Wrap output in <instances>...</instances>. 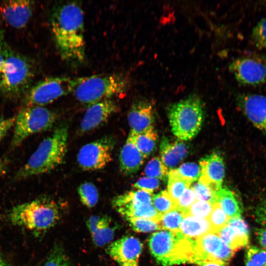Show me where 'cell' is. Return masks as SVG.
<instances>
[{"label": "cell", "instance_id": "cell-1", "mask_svg": "<svg viewBox=\"0 0 266 266\" xmlns=\"http://www.w3.org/2000/svg\"><path fill=\"white\" fill-rule=\"evenodd\" d=\"M52 33L58 52L65 61L81 63L85 59L84 12L79 4H61L51 17Z\"/></svg>", "mask_w": 266, "mask_h": 266}, {"label": "cell", "instance_id": "cell-2", "mask_svg": "<svg viewBox=\"0 0 266 266\" xmlns=\"http://www.w3.org/2000/svg\"><path fill=\"white\" fill-rule=\"evenodd\" d=\"M66 126L57 127L51 135L44 139L25 165L14 176L15 180H23L48 172L61 164L67 145Z\"/></svg>", "mask_w": 266, "mask_h": 266}, {"label": "cell", "instance_id": "cell-3", "mask_svg": "<svg viewBox=\"0 0 266 266\" xmlns=\"http://www.w3.org/2000/svg\"><path fill=\"white\" fill-rule=\"evenodd\" d=\"M196 239L180 231L163 230L152 234L149 246L152 255L163 266L194 263Z\"/></svg>", "mask_w": 266, "mask_h": 266}, {"label": "cell", "instance_id": "cell-4", "mask_svg": "<svg viewBox=\"0 0 266 266\" xmlns=\"http://www.w3.org/2000/svg\"><path fill=\"white\" fill-rule=\"evenodd\" d=\"M8 218L13 225L36 234L53 227L59 220L60 212L54 200L41 198L16 205L9 212Z\"/></svg>", "mask_w": 266, "mask_h": 266}, {"label": "cell", "instance_id": "cell-5", "mask_svg": "<svg viewBox=\"0 0 266 266\" xmlns=\"http://www.w3.org/2000/svg\"><path fill=\"white\" fill-rule=\"evenodd\" d=\"M3 48L5 62L0 71V93L11 100L23 98L32 87L33 66L23 56L3 45Z\"/></svg>", "mask_w": 266, "mask_h": 266}, {"label": "cell", "instance_id": "cell-6", "mask_svg": "<svg viewBox=\"0 0 266 266\" xmlns=\"http://www.w3.org/2000/svg\"><path fill=\"white\" fill-rule=\"evenodd\" d=\"M129 85V79L122 74L94 75L78 78L72 93L80 102L89 106L124 93Z\"/></svg>", "mask_w": 266, "mask_h": 266}, {"label": "cell", "instance_id": "cell-7", "mask_svg": "<svg viewBox=\"0 0 266 266\" xmlns=\"http://www.w3.org/2000/svg\"><path fill=\"white\" fill-rule=\"evenodd\" d=\"M171 131L178 138L188 140L200 132L204 118L201 100L191 95L171 105L168 110Z\"/></svg>", "mask_w": 266, "mask_h": 266}, {"label": "cell", "instance_id": "cell-8", "mask_svg": "<svg viewBox=\"0 0 266 266\" xmlns=\"http://www.w3.org/2000/svg\"><path fill=\"white\" fill-rule=\"evenodd\" d=\"M56 113L44 106L24 107L15 116L11 147L16 148L30 136L51 129Z\"/></svg>", "mask_w": 266, "mask_h": 266}, {"label": "cell", "instance_id": "cell-9", "mask_svg": "<svg viewBox=\"0 0 266 266\" xmlns=\"http://www.w3.org/2000/svg\"><path fill=\"white\" fill-rule=\"evenodd\" d=\"M77 78L50 77L32 86L23 97L25 107L43 106L62 96L73 92Z\"/></svg>", "mask_w": 266, "mask_h": 266}, {"label": "cell", "instance_id": "cell-10", "mask_svg": "<svg viewBox=\"0 0 266 266\" xmlns=\"http://www.w3.org/2000/svg\"><path fill=\"white\" fill-rule=\"evenodd\" d=\"M152 196L140 190L129 191L114 197L112 205L125 219L144 218L159 222L162 215L152 204Z\"/></svg>", "mask_w": 266, "mask_h": 266}, {"label": "cell", "instance_id": "cell-11", "mask_svg": "<svg viewBox=\"0 0 266 266\" xmlns=\"http://www.w3.org/2000/svg\"><path fill=\"white\" fill-rule=\"evenodd\" d=\"M115 144L114 138L106 136L84 145L77 156L79 166L85 170L103 168L112 160Z\"/></svg>", "mask_w": 266, "mask_h": 266}, {"label": "cell", "instance_id": "cell-12", "mask_svg": "<svg viewBox=\"0 0 266 266\" xmlns=\"http://www.w3.org/2000/svg\"><path fill=\"white\" fill-rule=\"evenodd\" d=\"M229 69L243 85L257 86L266 81V61L257 55L243 57L233 61Z\"/></svg>", "mask_w": 266, "mask_h": 266}, {"label": "cell", "instance_id": "cell-13", "mask_svg": "<svg viewBox=\"0 0 266 266\" xmlns=\"http://www.w3.org/2000/svg\"><path fill=\"white\" fill-rule=\"evenodd\" d=\"M216 233H206L196 239L194 263L212 261L226 265L234 255Z\"/></svg>", "mask_w": 266, "mask_h": 266}, {"label": "cell", "instance_id": "cell-14", "mask_svg": "<svg viewBox=\"0 0 266 266\" xmlns=\"http://www.w3.org/2000/svg\"><path fill=\"white\" fill-rule=\"evenodd\" d=\"M142 244L136 237L125 236L111 243L107 253L119 266H138Z\"/></svg>", "mask_w": 266, "mask_h": 266}, {"label": "cell", "instance_id": "cell-15", "mask_svg": "<svg viewBox=\"0 0 266 266\" xmlns=\"http://www.w3.org/2000/svg\"><path fill=\"white\" fill-rule=\"evenodd\" d=\"M34 2L26 0H5L0 4V14L10 27L20 29L30 20L34 9Z\"/></svg>", "mask_w": 266, "mask_h": 266}, {"label": "cell", "instance_id": "cell-16", "mask_svg": "<svg viewBox=\"0 0 266 266\" xmlns=\"http://www.w3.org/2000/svg\"><path fill=\"white\" fill-rule=\"evenodd\" d=\"M118 111V105L110 99L88 106L80 123V133H87L99 128Z\"/></svg>", "mask_w": 266, "mask_h": 266}, {"label": "cell", "instance_id": "cell-17", "mask_svg": "<svg viewBox=\"0 0 266 266\" xmlns=\"http://www.w3.org/2000/svg\"><path fill=\"white\" fill-rule=\"evenodd\" d=\"M216 233L234 252L247 246L249 242V227L241 216L230 218L227 225Z\"/></svg>", "mask_w": 266, "mask_h": 266}, {"label": "cell", "instance_id": "cell-18", "mask_svg": "<svg viewBox=\"0 0 266 266\" xmlns=\"http://www.w3.org/2000/svg\"><path fill=\"white\" fill-rule=\"evenodd\" d=\"M237 102L246 117L258 129L266 126V96L259 94H240Z\"/></svg>", "mask_w": 266, "mask_h": 266}, {"label": "cell", "instance_id": "cell-19", "mask_svg": "<svg viewBox=\"0 0 266 266\" xmlns=\"http://www.w3.org/2000/svg\"><path fill=\"white\" fill-rule=\"evenodd\" d=\"M155 110L153 103L146 99H138L133 103L128 113L131 131L139 133L153 127Z\"/></svg>", "mask_w": 266, "mask_h": 266}, {"label": "cell", "instance_id": "cell-20", "mask_svg": "<svg viewBox=\"0 0 266 266\" xmlns=\"http://www.w3.org/2000/svg\"><path fill=\"white\" fill-rule=\"evenodd\" d=\"M111 220L105 215H92L86 222L94 243L103 246L113 240L116 227L110 224Z\"/></svg>", "mask_w": 266, "mask_h": 266}, {"label": "cell", "instance_id": "cell-21", "mask_svg": "<svg viewBox=\"0 0 266 266\" xmlns=\"http://www.w3.org/2000/svg\"><path fill=\"white\" fill-rule=\"evenodd\" d=\"M144 157L137 148L130 132L119 155L120 169L125 175L136 173L144 162Z\"/></svg>", "mask_w": 266, "mask_h": 266}, {"label": "cell", "instance_id": "cell-22", "mask_svg": "<svg viewBox=\"0 0 266 266\" xmlns=\"http://www.w3.org/2000/svg\"><path fill=\"white\" fill-rule=\"evenodd\" d=\"M200 176L221 188L225 175V166L222 156L216 153H211L200 159Z\"/></svg>", "mask_w": 266, "mask_h": 266}, {"label": "cell", "instance_id": "cell-23", "mask_svg": "<svg viewBox=\"0 0 266 266\" xmlns=\"http://www.w3.org/2000/svg\"><path fill=\"white\" fill-rule=\"evenodd\" d=\"M187 153L188 148L184 142H171L167 137H163L160 144L161 159L167 168L175 166Z\"/></svg>", "mask_w": 266, "mask_h": 266}, {"label": "cell", "instance_id": "cell-24", "mask_svg": "<svg viewBox=\"0 0 266 266\" xmlns=\"http://www.w3.org/2000/svg\"><path fill=\"white\" fill-rule=\"evenodd\" d=\"M180 232L187 237L196 239L213 231L208 219L187 214L181 223Z\"/></svg>", "mask_w": 266, "mask_h": 266}, {"label": "cell", "instance_id": "cell-25", "mask_svg": "<svg viewBox=\"0 0 266 266\" xmlns=\"http://www.w3.org/2000/svg\"><path fill=\"white\" fill-rule=\"evenodd\" d=\"M216 203H218L229 218L240 217L241 210L233 192L228 189L221 188L216 193Z\"/></svg>", "mask_w": 266, "mask_h": 266}, {"label": "cell", "instance_id": "cell-26", "mask_svg": "<svg viewBox=\"0 0 266 266\" xmlns=\"http://www.w3.org/2000/svg\"><path fill=\"white\" fill-rule=\"evenodd\" d=\"M133 141L144 158L149 156L156 146L157 133L154 127L139 133L132 131Z\"/></svg>", "mask_w": 266, "mask_h": 266}, {"label": "cell", "instance_id": "cell-27", "mask_svg": "<svg viewBox=\"0 0 266 266\" xmlns=\"http://www.w3.org/2000/svg\"><path fill=\"white\" fill-rule=\"evenodd\" d=\"M167 193L177 205V202L185 192L192 184L189 181L180 176L174 169L168 173Z\"/></svg>", "mask_w": 266, "mask_h": 266}, {"label": "cell", "instance_id": "cell-28", "mask_svg": "<svg viewBox=\"0 0 266 266\" xmlns=\"http://www.w3.org/2000/svg\"><path fill=\"white\" fill-rule=\"evenodd\" d=\"M191 188L197 200L209 202L213 204L216 203V193L220 189L201 176Z\"/></svg>", "mask_w": 266, "mask_h": 266}, {"label": "cell", "instance_id": "cell-29", "mask_svg": "<svg viewBox=\"0 0 266 266\" xmlns=\"http://www.w3.org/2000/svg\"><path fill=\"white\" fill-rule=\"evenodd\" d=\"M184 218V214L177 208H175L162 214L159 223L162 230L178 232L180 231L181 223Z\"/></svg>", "mask_w": 266, "mask_h": 266}, {"label": "cell", "instance_id": "cell-30", "mask_svg": "<svg viewBox=\"0 0 266 266\" xmlns=\"http://www.w3.org/2000/svg\"><path fill=\"white\" fill-rule=\"evenodd\" d=\"M77 191L82 203L86 207H93L98 203V190L92 183L86 182L82 183L78 187Z\"/></svg>", "mask_w": 266, "mask_h": 266}, {"label": "cell", "instance_id": "cell-31", "mask_svg": "<svg viewBox=\"0 0 266 266\" xmlns=\"http://www.w3.org/2000/svg\"><path fill=\"white\" fill-rule=\"evenodd\" d=\"M245 266H266V250L254 245L247 248L245 253Z\"/></svg>", "mask_w": 266, "mask_h": 266}, {"label": "cell", "instance_id": "cell-32", "mask_svg": "<svg viewBox=\"0 0 266 266\" xmlns=\"http://www.w3.org/2000/svg\"><path fill=\"white\" fill-rule=\"evenodd\" d=\"M144 174L147 177L164 179L168 175V168L160 158L156 157L147 163Z\"/></svg>", "mask_w": 266, "mask_h": 266}, {"label": "cell", "instance_id": "cell-33", "mask_svg": "<svg viewBox=\"0 0 266 266\" xmlns=\"http://www.w3.org/2000/svg\"><path fill=\"white\" fill-rule=\"evenodd\" d=\"M152 204L161 215L176 208V205L170 198L166 191H163L153 195Z\"/></svg>", "mask_w": 266, "mask_h": 266}, {"label": "cell", "instance_id": "cell-34", "mask_svg": "<svg viewBox=\"0 0 266 266\" xmlns=\"http://www.w3.org/2000/svg\"><path fill=\"white\" fill-rule=\"evenodd\" d=\"M130 227L135 232L141 233L151 232L162 230L159 222L144 218H133L126 219Z\"/></svg>", "mask_w": 266, "mask_h": 266}, {"label": "cell", "instance_id": "cell-35", "mask_svg": "<svg viewBox=\"0 0 266 266\" xmlns=\"http://www.w3.org/2000/svg\"><path fill=\"white\" fill-rule=\"evenodd\" d=\"M229 219L218 203L213 204L212 210L208 219L214 233H217L227 225Z\"/></svg>", "mask_w": 266, "mask_h": 266}, {"label": "cell", "instance_id": "cell-36", "mask_svg": "<svg viewBox=\"0 0 266 266\" xmlns=\"http://www.w3.org/2000/svg\"><path fill=\"white\" fill-rule=\"evenodd\" d=\"M180 176L192 183L199 179L201 175L200 166L194 163H186L175 169Z\"/></svg>", "mask_w": 266, "mask_h": 266}, {"label": "cell", "instance_id": "cell-37", "mask_svg": "<svg viewBox=\"0 0 266 266\" xmlns=\"http://www.w3.org/2000/svg\"><path fill=\"white\" fill-rule=\"evenodd\" d=\"M44 266H72L63 249L56 246L52 249Z\"/></svg>", "mask_w": 266, "mask_h": 266}, {"label": "cell", "instance_id": "cell-38", "mask_svg": "<svg viewBox=\"0 0 266 266\" xmlns=\"http://www.w3.org/2000/svg\"><path fill=\"white\" fill-rule=\"evenodd\" d=\"M252 39L259 49H266V17L261 19L254 27Z\"/></svg>", "mask_w": 266, "mask_h": 266}, {"label": "cell", "instance_id": "cell-39", "mask_svg": "<svg viewBox=\"0 0 266 266\" xmlns=\"http://www.w3.org/2000/svg\"><path fill=\"white\" fill-rule=\"evenodd\" d=\"M213 204L209 202L197 200L189 208L187 214L198 218L208 219Z\"/></svg>", "mask_w": 266, "mask_h": 266}, {"label": "cell", "instance_id": "cell-40", "mask_svg": "<svg viewBox=\"0 0 266 266\" xmlns=\"http://www.w3.org/2000/svg\"><path fill=\"white\" fill-rule=\"evenodd\" d=\"M197 200L195 193L191 187L187 188L179 199L176 208L184 215L187 214L189 208Z\"/></svg>", "mask_w": 266, "mask_h": 266}, {"label": "cell", "instance_id": "cell-41", "mask_svg": "<svg viewBox=\"0 0 266 266\" xmlns=\"http://www.w3.org/2000/svg\"><path fill=\"white\" fill-rule=\"evenodd\" d=\"M159 185V179L146 176L138 179L133 186L138 190L152 194L155 190L158 189Z\"/></svg>", "mask_w": 266, "mask_h": 266}, {"label": "cell", "instance_id": "cell-42", "mask_svg": "<svg viewBox=\"0 0 266 266\" xmlns=\"http://www.w3.org/2000/svg\"><path fill=\"white\" fill-rule=\"evenodd\" d=\"M254 217L257 223L266 227V198L256 205L254 211Z\"/></svg>", "mask_w": 266, "mask_h": 266}, {"label": "cell", "instance_id": "cell-43", "mask_svg": "<svg viewBox=\"0 0 266 266\" xmlns=\"http://www.w3.org/2000/svg\"><path fill=\"white\" fill-rule=\"evenodd\" d=\"M15 116L10 118H0V141L9 130L14 126Z\"/></svg>", "mask_w": 266, "mask_h": 266}, {"label": "cell", "instance_id": "cell-44", "mask_svg": "<svg viewBox=\"0 0 266 266\" xmlns=\"http://www.w3.org/2000/svg\"><path fill=\"white\" fill-rule=\"evenodd\" d=\"M254 233L258 244L266 250V227L255 228Z\"/></svg>", "mask_w": 266, "mask_h": 266}, {"label": "cell", "instance_id": "cell-45", "mask_svg": "<svg viewBox=\"0 0 266 266\" xmlns=\"http://www.w3.org/2000/svg\"><path fill=\"white\" fill-rule=\"evenodd\" d=\"M8 164L9 161L7 159L0 157V177L4 175L6 173Z\"/></svg>", "mask_w": 266, "mask_h": 266}, {"label": "cell", "instance_id": "cell-46", "mask_svg": "<svg viewBox=\"0 0 266 266\" xmlns=\"http://www.w3.org/2000/svg\"><path fill=\"white\" fill-rule=\"evenodd\" d=\"M195 264L198 266H226L223 264L212 261H199Z\"/></svg>", "mask_w": 266, "mask_h": 266}, {"label": "cell", "instance_id": "cell-47", "mask_svg": "<svg viewBox=\"0 0 266 266\" xmlns=\"http://www.w3.org/2000/svg\"><path fill=\"white\" fill-rule=\"evenodd\" d=\"M5 62V57L3 52V44L0 42V71Z\"/></svg>", "mask_w": 266, "mask_h": 266}, {"label": "cell", "instance_id": "cell-48", "mask_svg": "<svg viewBox=\"0 0 266 266\" xmlns=\"http://www.w3.org/2000/svg\"><path fill=\"white\" fill-rule=\"evenodd\" d=\"M0 266H8L6 263L0 257Z\"/></svg>", "mask_w": 266, "mask_h": 266}, {"label": "cell", "instance_id": "cell-49", "mask_svg": "<svg viewBox=\"0 0 266 266\" xmlns=\"http://www.w3.org/2000/svg\"><path fill=\"white\" fill-rule=\"evenodd\" d=\"M264 132H265V133H266V127H265L264 129L263 130V131Z\"/></svg>", "mask_w": 266, "mask_h": 266}]
</instances>
